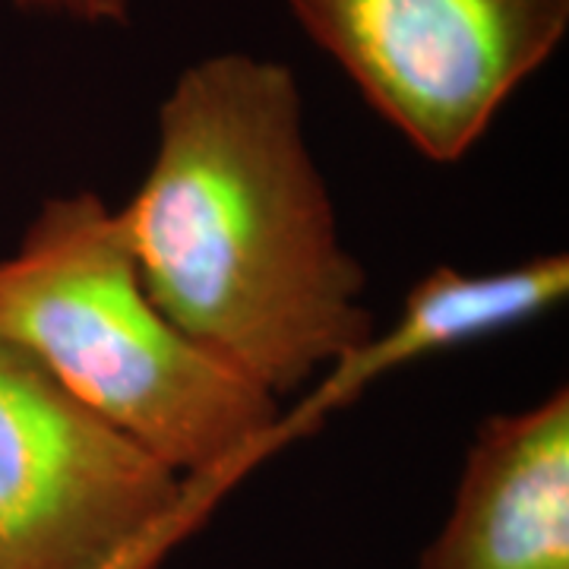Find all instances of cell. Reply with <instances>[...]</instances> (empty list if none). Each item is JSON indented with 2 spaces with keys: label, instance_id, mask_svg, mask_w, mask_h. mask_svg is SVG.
Returning <instances> with one entry per match:
<instances>
[{
  "label": "cell",
  "instance_id": "1",
  "mask_svg": "<svg viewBox=\"0 0 569 569\" xmlns=\"http://www.w3.org/2000/svg\"><path fill=\"white\" fill-rule=\"evenodd\" d=\"M121 219L149 298L276 399L377 336L284 63L216 54L187 67Z\"/></svg>",
  "mask_w": 569,
  "mask_h": 569
},
{
  "label": "cell",
  "instance_id": "2",
  "mask_svg": "<svg viewBox=\"0 0 569 569\" xmlns=\"http://www.w3.org/2000/svg\"><path fill=\"white\" fill-rule=\"evenodd\" d=\"M0 326L190 485L222 478L279 430V399L149 298L121 209L96 193L44 200L17 253L0 260Z\"/></svg>",
  "mask_w": 569,
  "mask_h": 569
},
{
  "label": "cell",
  "instance_id": "3",
  "mask_svg": "<svg viewBox=\"0 0 569 569\" xmlns=\"http://www.w3.org/2000/svg\"><path fill=\"white\" fill-rule=\"evenodd\" d=\"M190 488L0 326V569H146Z\"/></svg>",
  "mask_w": 569,
  "mask_h": 569
},
{
  "label": "cell",
  "instance_id": "4",
  "mask_svg": "<svg viewBox=\"0 0 569 569\" xmlns=\"http://www.w3.org/2000/svg\"><path fill=\"white\" fill-rule=\"evenodd\" d=\"M288 3L365 102L443 164L468 156L569 26V0Z\"/></svg>",
  "mask_w": 569,
  "mask_h": 569
},
{
  "label": "cell",
  "instance_id": "5",
  "mask_svg": "<svg viewBox=\"0 0 569 569\" xmlns=\"http://www.w3.org/2000/svg\"><path fill=\"white\" fill-rule=\"evenodd\" d=\"M415 569H569V396L478 427L440 535Z\"/></svg>",
  "mask_w": 569,
  "mask_h": 569
},
{
  "label": "cell",
  "instance_id": "6",
  "mask_svg": "<svg viewBox=\"0 0 569 569\" xmlns=\"http://www.w3.org/2000/svg\"><path fill=\"white\" fill-rule=\"evenodd\" d=\"M569 291V257L548 253L500 272L468 276L459 269H433L408 291L402 317L387 336L336 367V392H355L387 367L408 365L437 351L488 339L531 323Z\"/></svg>",
  "mask_w": 569,
  "mask_h": 569
},
{
  "label": "cell",
  "instance_id": "7",
  "mask_svg": "<svg viewBox=\"0 0 569 569\" xmlns=\"http://www.w3.org/2000/svg\"><path fill=\"white\" fill-rule=\"evenodd\" d=\"M26 13H48V17H67V20L99 26V22L130 20V0H10Z\"/></svg>",
  "mask_w": 569,
  "mask_h": 569
}]
</instances>
